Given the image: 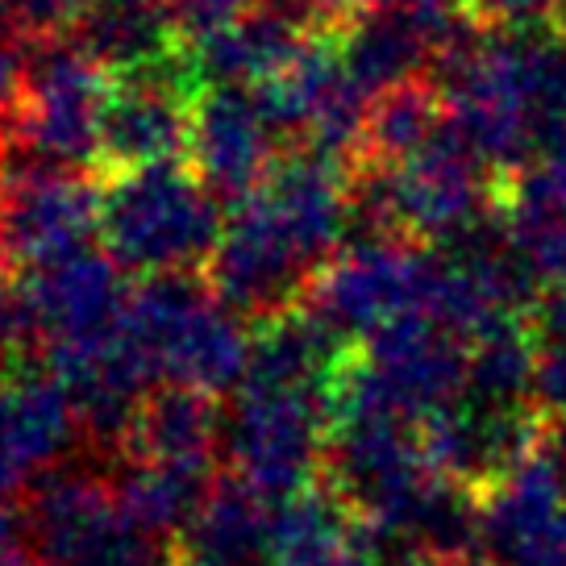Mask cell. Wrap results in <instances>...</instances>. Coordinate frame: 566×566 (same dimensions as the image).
Returning <instances> with one entry per match:
<instances>
[{"instance_id":"7","label":"cell","mask_w":566,"mask_h":566,"mask_svg":"<svg viewBox=\"0 0 566 566\" xmlns=\"http://www.w3.org/2000/svg\"><path fill=\"white\" fill-rule=\"evenodd\" d=\"M108 92L105 63H96L84 46H42L25 67L18 122L9 134H18L30 159L84 167L101 155Z\"/></svg>"},{"instance_id":"4","label":"cell","mask_w":566,"mask_h":566,"mask_svg":"<svg viewBox=\"0 0 566 566\" xmlns=\"http://www.w3.org/2000/svg\"><path fill=\"white\" fill-rule=\"evenodd\" d=\"M337 384L247 375L233 388L238 400L221 429L238 479H247L266 500L304 492L317 462L329 459Z\"/></svg>"},{"instance_id":"14","label":"cell","mask_w":566,"mask_h":566,"mask_svg":"<svg viewBox=\"0 0 566 566\" xmlns=\"http://www.w3.org/2000/svg\"><path fill=\"white\" fill-rule=\"evenodd\" d=\"M80 412L59 379L18 375L0 384V500L18 492L25 475L59 462L75 438Z\"/></svg>"},{"instance_id":"6","label":"cell","mask_w":566,"mask_h":566,"mask_svg":"<svg viewBox=\"0 0 566 566\" xmlns=\"http://www.w3.org/2000/svg\"><path fill=\"white\" fill-rule=\"evenodd\" d=\"M30 537L42 566H163L159 537L84 471L59 467L38 479Z\"/></svg>"},{"instance_id":"10","label":"cell","mask_w":566,"mask_h":566,"mask_svg":"<svg viewBox=\"0 0 566 566\" xmlns=\"http://www.w3.org/2000/svg\"><path fill=\"white\" fill-rule=\"evenodd\" d=\"M304 271H313V263L283 230L275 209L259 192L242 196L212 250V296L233 313L275 317L296 296Z\"/></svg>"},{"instance_id":"9","label":"cell","mask_w":566,"mask_h":566,"mask_svg":"<svg viewBox=\"0 0 566 566\" xmlns=\"http://www.w3.org/2000/svg\"><path fill=\"white\" fill-rule=\"evenodd\" d=\"M438 266L442 254H424L396 238L358 242L325 266L313 308L342 337H371L408 313L433 308Z\"/></svg>"},{"instance_id":"5","label":"cell","mask_w":566,"mask_h":566,"mask_svg":"<svg viewBox=\"0 0 566 566\" xmlns=\"http://www.w3.org/2000/svg\"><path fill=\"white\" fill-rule=\"evenodd\" d=\"M488 196L483 159L446 122L421 146L384 159V171L367 184V209L384 226L417 238H462L479 226Z\"/></svg>"},{"instance_id":"15","label":"cell","mask_w":566,"mask_h":566,"mask_svg":"<svg viewBox=\"0 0 566 566\" xmlns=\"http://www.w3.org/2000/svg\"><path fill=\"white\" fill-rule=\"evenodd\" d=\"M509 242L525 275L566 280V125L525 167L509 205Z\"/></svg>"},{"instance_id":"13","label":"cell","mask_w":566,"mask_h":566,"mask_svg":"<svg viewBox=\"0 0 566 566\" xmlns=\"http://www.w3.org/2000/svg\"><path fill=\"white\" fill-rule=\"evenodd\" d=\"M25 287H30V301H34L42 334L51 337V346L108 334L122 325L129 308L122 263L88 247L46 266H34Z\"/></svg>"},{"instance_id":"23","label":"cell","mask_w":566,"mask_h":566,"mask_svg":"<svg viewBox=\"0 0 566 566\" xmlns=\"http://www.w3.org/2000/svg\"><path fill=\"white\" fill-rule=\"evenodd\" d=\"M563 0H475L483 18L500 21V25H533V21L549 18Z\"/></svg>"},{"instance_id":"22","label":"cell","mask_w":566,"mask_h":566,"mask_svg":"<svg viewBox=\"0 0 566 566\" xmlns=\"http://www.w3.org/2000/svg\"><path fill=\"white\" fill-rule=\"evenodd\" d=\"M446 117L442 96H433L421 84H405V88H391L384 96H375L371 122H367V142L379 150V159H396L412 146H421L429 134H438Z\"/></svg>"},{"instance_id":"11","label":"cell","mask_w":566,"mask_h":566,"mask_svg":"<svg viewBox=\"0 0 566 566\" xmlns=\"http://www.w3.org/2000/svg\"><path fill=\"white\" fill-rule=\"evenodd\" d=\"M192 67H171L167 54L125 71L113 84L101 122V155L117 167H150L171 163L192 146L196 101H188Z\"/></svg>"},{"instance_id":"1","label":"cell","mask_w":566,"mask_h":566,"mask_svg":"<svg viewBox=\"0 0 566 566\" xmlns=\"http://www.w3.org/2000/svg\"><path fill=\"white\" fill-rule=\"evenodd\" d=\"M446 117L483 163L509 167L566 125V42L530 25L459 34L442 51Z\"/></svg>"},{"instance_id":"29","label":"cell","mask_w":566,"mask_h":566,"mask_svg":"<svg viewBox=\"0 0 566 566\" xmlns=\"http://www.w3.org/2000/svg\"><path fill=\"white\" fill-rule=\"evenodd\" d=\"M563 421H566V412H563Z\"/></svg>"},{"instance_id":"2","label":"cell","mask_w":566,"mask_h":566,"mask_svg":"<svg viewBox=\"0 0 566 566\" xmlns=\"http://www.w3.org/2000/svg\"><path fill=\"white\" fill-rule=\"evenodd\" d=\"M212 196L209 184L176 159L125 167L101 200V238L125 271H188L212 259L226 230Z\"/></svg>"},{"instance_id":"21","label":"cell","mask_w":566,"mask_h":566,"mask_svg":"<svg viewBox=\"0 0 566 566\" xmlns=\"http://www.w3.org/2000/svg\"><path fill=\"white\" fill-rule=\"evenodd\" d=\"M84 51L113 71H134L163 54V13L150 0H101L84 21Z\"/></svg>"},{"instance_id":"27","label":"cell","mask_w":566,"mask_h":566,"mask_svg":"<svg viewBox=\"0 0 566 566\" xmlns=\"http://www.w3.org/2000/svg\"><path fill=\"white\" fill-rule=\"evenodd\" d=\"M438 566H479V563H467V558H446V563H438Z\"/></svg>"},{"instance_id":"18","label":"cell","mask_w":566,"mask_h":566,"mask_svg":"<svg viewBox=\"0 0 566 566\" xmlns=\"http://www.w3.org/2000/svg\"><path fill=\"white\" fill-rule=\"evenodd\" d=\"M304 42L296 25L280 13H259V18H238L221 30L200 38L192 59V71L217 88H259L271 75H280Z\"/></svg>"},{"instance_id":"12","label":"cell","mask_w":566,"mask_h":566,"mask_svg":"<svg viewBox=\"0 0 566 566\" xmlns=\"http://www.w3.org/2000/svg\"><path fill=\"white\" fill-rule=\"evenodd\" d=\"M275 125L266 117L263 101L254 88H212L205 101H196L192 125V159L196 176L217 196L238 205L250 196L271 171V142Z\"/></svg>"},{"instance_id":"17","label":"cell","mask_w":566,"mask_h":566,"mask_svg":"<svg viewBox=\"0 0 566 566\" xmlns=\"http://www.w3.org/2000/svg\"><path fill=\"white\" fill-rule=\"evenodd\" d=\"M266 495L254 492L247 479L209 488L196 516L184 525L188 566H259L271 558V525Z\"/></svg>"},{"instance_id":"16","label":"cell","mask_w":566,"mask_h":566,"mask_svg":"<svg viewBox=\"0 0 566 566\" xmlns=\"http://www.w3.org/2000/svg\"><path fill=\"white\" fill-rule=\"evenodd\" d=\"M275 566H379V537L371 525L329 495L296 492L275 509L271 525Z\"/></svg>"},{"instance_id":"20","label":"cell","mask_w":566,"mask_h":566,"mask_svg":"<svg viewBox=\"0 0 566 566\" xmlns=\"http://www.w3.org/2000/svg\"><path fill=\"white\" fill-rule=\"evenodd\" d=\"M113 495H117V504L125 509L129 521H138L142 530L163 537L171 530H184L196 516L200 500L209 495V471L134 454L113 483Z\"/></svg>"},{"instance_id":"24","label":"cell","mask_w":566,"mask_h":566,"mask_svg":"<svg viewBox=\"0 0 566 566\" xmlns=\"http://www.w3.org/2000/svg\"><path fill=\"white\" fill-rule=\"evenodd\" d=\"M21 84H25V67H18L13 54L0 51V134L13 129V122H18Z\"/></svg>"},{"instance_id":"28","label":"cell","mask_w":566,"mask_h":566,"mask_svg":"<svg viewBox=\"0 0 566 566\" xmlns=\"http://www.w3.org/2000/svg\"><path fill=\"white\" fill-rule=\"evenodd\" d=\"M4 254H9V250H4V233H0V259H4Z\"/></svg>"},{"instance_id":"19","label":"cell","mask_w":566,"mask_h":566,"mask_svg":"<svg viewBox=\"0 0 566 566\" xmlns=\"http://www.w3.org/2000/svg\"><path fill=\"white\" fill-rule=\"evenodd\" d=\"M217 438H221V417H217L209 396L167 384L163 391L142 400L125 442L138 459L179 462V467H205L209 471Z\"/></svg>"},{"instance_id":"8","label":"cell","mask_w":566,"mask_h":566,"mask_svg":"<svg viewBox=\"0 0 566 566\" xmlns=\"http://www.w3.org/2000/svg\"><path fill=\"white\" fill-rule=\"evenodd\" d=\"M101 200L80 167H51L18 150L0 167V233L9 259L46 266L88 247L101 233Z\"/></svg>"},{"instance_id":"25","label":"cell","mask_w":566,"mask_h":566,"mask_svg":"<svg viewBox=\"0 0 566 566\" xmlns=\"http://www.w3.org/2000/svg\"><path fill=\"white\" fill-rule=\"evenodd\" d=\"M13 9H18V18L30 25V30H54V25H63L71 9H75V0H9Z\"/></svg>"},{"instance_id":"3","label":"cell","mask_w":566,"mask_h":566,"mask_svg":"<svg viewBox=\"0 0 566 566\" xmlns=\"http://www.w3.org/2000/svg\"><path fill=\"white\" fill-rule=\"evenodd\" d=\"M125 329L155 379L205 396L230 391L247 379L250 342L230 304L209 296L184 271H167L138 287L125 308Z\"/></svg>"},{"instance_id":"26","label":"cell","mask_w":566,"mask_h":566,"mask_svg":"<svg viewBox=\"0 0 566 566\" xmlns=\"http://www.w3.org/2000/svg\"><path fill=\"white\" fill-rule=\"evenodd\" d=\"M301 9H308V13H329V9H342V4H350V0H296Z\"/></svg>"}]
</instances>
